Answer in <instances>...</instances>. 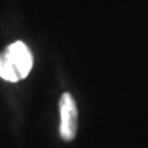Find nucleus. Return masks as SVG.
<instances>
[{
    "label": "nucleus",
    "instance_id": "nucleus-1",
    "mask_svg": "<svg viewBox=\"0 0 148 148\" xmlns=\"http://www.w3.org/2000/svg\"><path fill=\"white\" fill-rule=\"evenodd\" d=\"M32 66L31 51L21 41L10 44L0 53V77L5 81L16 82L24 79Z\"/></svg>",
    "mask_w": 148,
    "mask_h": 148
},
{
    "label": "nucleus",
    "instance_id": "nucleus-2",
    "mask_svg": "<svg viewBox=\"0 0 148 148\" xmlns=\"http://www.w3.org/2000/svg\"><path fill=\"white\" fill-rule=\"evenodd\" d=\"M60 126L59 133L64 140L70 142L76 137L78 127V112L73 95L65 92L59 100Z\"/></svg>",
    "mask_w": 148,
    "mask_h": 148
}]
</instances>
